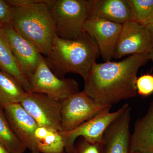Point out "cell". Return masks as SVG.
<instances>
[{"label": "cell", "instance_id": "cell-4", "mask_svg": "<svg viewBox=\"0 0 153 153\" xmlns=\"http://www.w3.org/2000/svg\"><path fill=\"white\" fill-rule=\"evenodd\" d=\"M94 0H49V10L59 38L75 40L84 33Z\"/></svg>", "mask_w": 153, "mask_h": 153}, {"label": "cell", "instance_id": "cell-7", "mask_svg": "<svg viewBox=\"0 0 153 153\" xmlns=\"http://www.w3.org/2000/svg\"><path fill=\"white\" fill-rule=\"evenodd\" d=\"M29 82L30 92L44 94L57 101L61 102L79 91V84L75 79L57 77L47 66L43 56Z\"/></svg>", "mask_w": 153, "mask_h": 153}, {"label": "cell", "instance_id": "cell-26", "mask_svg": "<svg viewBox=\"0 0 153 153\" xmlns=\"http://www.w3.org/2000/svg\"><path fill=\"white\" fill-rule=\"evenodd\" d=\"M151 23H153V10L148 19H147L146 22H145L144 25H147L148 24H151Z\"/></svg>", "mask_w": 153, "mask_h": 153}, {"label": "cell", "instance_id": "cell-13", "mask_svg": "<svg viewBox=\"0 0 153 153\" xmlns=\"http://www.w3.org/2000/svg\"><path fill=\"white\" fill-rule=\"evenodd\" d=\"M5 114L17 137L32 153H40L36 146L35 132L38 125L20 103L11 105Z\"/></svg>", "mask_w": 153, "mask_h": 153}, {"label": "cell", "instance_id": "cell-27", "mask_svg": "<svg viewBox=\"0 0 153 153\" xmlns=\"http://www.w3.org/2000/svg\"><path fill=\"white\" fill-rule=\"evenodd\" d=\"M149 60H152L153 62V49L152 52L149 54Z\"/></svg>", "mask_w": 153, "mask_h": 153}, {"label": "cell", "instance_id": "cell-14", "mask_svg": "<svg viewBox=\"0 0 153 153\" xmlns=\"http://www.w3.org/2000/svg\"><path fill=\"white\" fill-rule=\"evenodd\" d=\"M88 19H101L121 25L135 21L128 0H94Z\"/></svg>", "mask_w": 153, "mask_h": 153}, {"label": "cell", "instance_id": "cell-16", "mask_svg": "<svg viewBox=\"0 0 153 153\" xmlns=\"http://www.w3.org/2000/svg\"><path fill=\"white\" fill-rule=\"evenodd\" d=\"M0 69L16 79L25 91L30 92L29 79L21 70L8 41L7 38L0 25Z\"/></svg>", "mask_w": 153, "mask_h": 153}, {"label": "cell", "instance_id": "cell-1", "mask_svg": "<svg viewBox=\"0 0 153 153\" xmlns=\"http://www.w3.org/2000/svg\"><path fill=\"white\" fill-rule=\"evenodd\" d=\"M149 60V54H140L118 62L96 61L84 79L83 91L96 101L111 106L135 97L137 74Z\"/></svg>", "mask_w": 153, "mask_h": 153}, {"label": "cell", "instance_id": "cell-6", "mask_svg": "<svg viewBox=\"0 0 153 153\" xmlns=\"http://www.w3.org/2000/svg\"><path fill=\"white\" fill-rule=\"evenodd\" d=\"M128 105L125 103L120 108L113 112L110 111L111 106L107 108L76 128L70 131H60L65 144V152L73 153L75 140L79 137L93 143H102L106 129Z\"/></svg>", "mask_w": 153, "mask_h": 153}, {"label": "cell", "instance_id": "cell-15", "mask_svg": "<svg viewBox=\"0 0 153 153\" xmlns=\"http://www.w3.org/2000/svg\"><path fill=\"white\" fill-rule=\"evenodd\" d=\"M130 152L153 153V100L146 114L136 121Z\"/></svg>", "mask_w": 153, "mask_h": 153}, {"label": "cell", "instance_id": "cell-21", "mask_svg": "<svg viewBox=\"0 0 153 153\" xmlns=\"http://www.w3.org/2000/svg\"><path fill=\"white\" fill-rule=\"evenodd\" d=\"M73 153H103L102 143H93L79 137L74 144Z\"/></svg>", "mask_w": 153, "mask_h": 153}, {"label": "cell", "instance_id": "cell-11", "mask_svg": "<svg viewBox=\"0 0 153 153\" xmlns=\"http://www.w3.org/2000/svg\"><path fill=\"white\" fill-rule=\"evenodd\" d=\"M122 25L101 19H88L84 30L97 45L105 62L111 61L121 32Z\"/></svg>", "mask_w": 153, "mask_h": 153}, {"label": "cell", "instance_id": "cell-25", "mask_svg": "<svg viewBox=\"0 0 153 153\" xmlns=\"http://www.w3.org/2000/svg\"><path fill=\"white\" fill-rule=\"evenodd\" d=\"M0 153H12L7 149V148L0 142Z\"/></svg>", "mask_w": 153, "mask_h": 153}, {"label": "cell", "instance_id": "cell-19", "mask_svg": "<svg viewBox=\"0 0 153 153\" xmlns=\"http://www.w3.org/2000/svg\"><path fill=\"white\" fill-rule=\"evenodd\" d=\"M0 142L12 153H24L27 149L25 145L14 132L5 114L0 108Z\"/></svg>", "mask_w": 153, "mask_h": 153}, {"label": "cell", "instance_id": "cell-8", "mask_svg": "<svg viewBox=\"0 0 153 153\" xmlns=\"http://www.w3.org/2000/svg\"><path fill=\"white\" fill-rule=\"evenodd\" d=\"M20 104L39 126L62 131L61 102L44 94L27 92Z\"/></svg>", "mask_w": 153, "mask_h": 153}, {"label": "cell", "instance_id": "cell-3", "mask_svg": "<svg viewBox=\"0 0 153 153\" xmlns=\"http://www.w3.org/2000/svg\"><path fill=\"white\" fill-rule=\"evenodd\" d=\"M100 56L95 41L86 33L75 40H66L55 35L44 61L60 78L66 74H79L86 78L93 63Z\"/></svg>", "mask_w": 153, "mask_h": 153}, {"label": "cell", "instance_id": "cell-28", "mask_svg": "<svg viewBox=\"0 0 153 153\" xmlns=\"http://www.w3.org/2000/svg\"><path fill=\"white\" fill-rule=\"evenodd\" d=\"M130 153H144V152H130Z\"/></svg>", "mask_w": 153, "mask_h": 153}, {"label": "cell", "instance_id": "cell-18", "mask_svg": "<svg viewBox=\"0 0 153 153\" xmlns=\"http://www.w3.org/2000/svg\"><path fill=\"white\" fill-rule=\"evenodd\" d=\"M26 93L16 79L0 69V108L21 103Z\"/></svg>", "mask_w": 153, "mask_h": 153}, {"label": "cell", "instance_id": "cell-24", "mask_svg": "<svg viewBox=\"0 0 153 153\" xmlns=\"http://www.w3.org/2000/svg\"><path fill=\"white\" fill-rule=\"evenodd\" d=\"M146 26L150 35L151 38H152V41L153 43V23L148 24L146 25Z\"/></svg>", "mask_w": 153, "mask_h": 153}, {"label": "cell", "instance_id": "cell-17", "mask_svg": "<svg viewBox=\"0 0 153 153\" xmlns=\"http://www.w3.org/2000/svg\"><path fill=\"white\" fill-rule=\"evenodd\" d=\"M60 131L38 126L35 131V138L39 152L65 153V144Z\"/></svg>", "mask_w": 153, "mask_h": 153}, {"label": "cell", "instance_id": "cell-9", "mask_svg": "<svg viewBox=\"0 0 153 153\" xmlns=\"http://www.w3.org/2000/svg\"><path fill=\"white\" fill-rule=\"evenodd\" d=\"M153 49V43L146 26L136 21H130L122 25L114 58L149 54Z\"/></svg>", "mask_w": 153, "mask_h": 153}, {"label": "cell", "instance_id": "cell-5", "mask_svg": "<svg viewBox=\"0 0 153 153\" xmlns=\"http://www.w3.org/2000/svg\"><path fill=\"white\" fill-rule=\"evenodd\" d=\"M62 131H70L111 105L97 102L84 91L73 94L61 101Z\"/></svg>", "mask_w": 153, "mask_h": 153}, {"label": "cell", "instance_id": "cell-12", "mask_svg": "<svg viewBox=\"0 0 153 153\" xmlns=\"http://www.w3.org/2000/svg\"><path fill=\"white\" fill-rule=\"evenodd\" d=\"M131 110L129 105L106 129L102 142L103 153H130Z\"/></svg>", "mask_w": 153, "mask_h": 153}, {"label": "cell", "instance_id": "cell-23", "mask_svg": "<svg viewBox=\"0 0 153 153\" xmlns=\"http://www.w3.org/2000/svg\"><path fill=\"white\" fill-rule=\"evenodd\" d=\"M12 17L11 6L6 1L0 0V24L11 23Z\"/></svg>", "mask_w": 153, "mask_h": 153}, {"label": "cell", "instance_id": "cell-2", "mask_svg": "<svg viewBox=\"0 0 153 153\" xmlns=\"http://www.w3.org/2000/svg\"><path fill=\"white\" fill-rule=\"evenodd\" d=\"M11 6V23L42 55H47L56 34L49 0H8Z\"/></svg>", "mask_w": 153, "mask_h": 153}, {"label": "cell", "instance_id": "cell-22", "mask_svg": "<svg viewBox=\"0 0 153 153\" xmlns=\"http://www.w3.org/2000/svg\"><path fill=\"white\" fill-rule=\"evenodd\" d=\"M137 93L142 96L146 97L153 93V75L143 74L137 78Z\"/></svg>", "mask_w": 153, "mask_h": 153}, {"label": "cell", "instance_id": "cell-20", "mask_svg": "<svg viewBox=\"0 0 153 153\" xmlns=\"http://www.w3.org/2000/svg\"><path fill=\"white\" fill-rule=\"evenodd\" d=\"M137 22L144 25L153 10V0H128Z\"/></svg>", "mask_w": 153, "mask_h": 153}, {"label": "cell", "instance_id": "cell-10", "mask_svg": "<svg viewBox=\"0 0 153 153\" xmlns=\"http://www.w3.org/2000/svg\"><path fill=\"white\" fill-rule=\"evenodd\" d=\"M1 25L19 67L29 80L43 55L31 42L17 32L11 23Z\"/></svg>", "mask_w": 153, "mask_h": 153}]
</instances>
